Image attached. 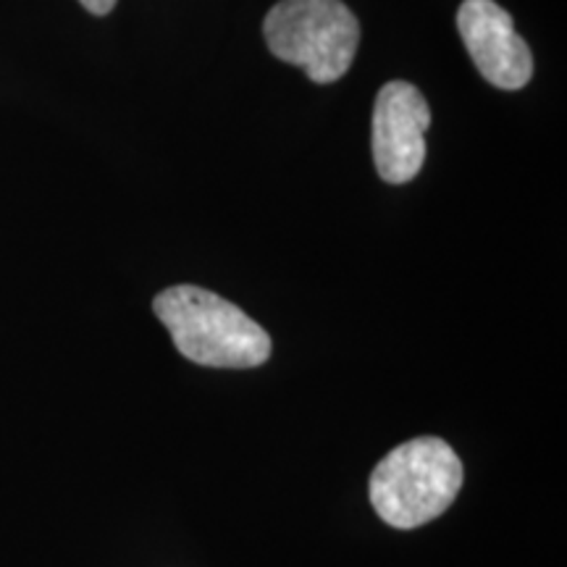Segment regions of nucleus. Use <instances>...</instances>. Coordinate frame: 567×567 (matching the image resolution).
<instances>
[{
    "instance_id": "2",
    "label": "nucleus",
    "mask_w": 567,
    "mask_h": 567,
    "mask_svg": "<svg viewBox=\"0 0 567 567\" xmlns=\"http://www.w3.org/2000/svg\"><path fill=\"white\" fill-rule=\"evenodd\" d=\"M463 463L439 436L402 442L371 473V505L386 526L421 528L452 507L463 488Z\"/></svg>"
},
{
    "instance_id": "3",
    "label": "nucleus",
    "mask_w": 567,
    "mask_h": 567,
    "mask_svg": "<svg viewBox=\"0 0 567 567\" xmlns=\"http://www.w3.org/2000/svg\"><path fill=\"white\" fill-rule=\"evenodd\" d=\"M268 51L300 66L310 82L331 84L350 71L360 24L342 0H281L264 21Z\"/></svg>"
},
{
    "instance_id": "6",
    "label": "nucleus",
    "mask_w": 567,
    "mask_h": 567,
    "mask_svg": "<svg viewBox=\"0 0 567 567\" xmlns=\"http://www.w3.org/2000/svg\"><path fill=\"white\" fill-rule=\"evenodd\" d=\"M80 3L87 9L90 13H95V17H105V13L113 11V6H116V0H80Z\"/></svg>"
},
{
    "instance_id": "1",
    "label": "nucleus",
    "mask_w": 567,
    "mask_h": 567,
    "mask_svg": "<svg viewBox=\"0 0 567 567\" xmlns=\"http://www.w3.org/2000/svg\"><path fill=\"white\" fill-rule=\"evenodd\" d=\"M153 310L189 363L243 371L271 358V337L264 326L210 289L168 287L155 295Z\"/></svg>"
},
{
    "instance_id": "5",
    "label": "nucleus",
    "mask_w": 567,
    "mask_h": 567,
    "mask_svg": "<svg viewBox=\"0 0 567 567\" xmlns=\"http://www.w3.org/2000/svg\"><path fill=\"white\" fill-rule=\"evenodd\" d=\"M457 30L488 84L499 90H520L530 82L534 55L515 32L509 13L494 0H465L457 11Z\"/></svg>"
},
{
    "instance_id": "4",
    "label": "nucleus",
    "mask_w": 567,
    "mask_h": 567,
    "mask_svg": "<svg viewBox=\"0 0 567 567\" xmlns=\"http://www.w3.org/2000/svg\"><path fill=\"white\" fill-rule=\"evenodd\" d=\"M431 109L410 82H389L373 105V161L389 184H408L421 174Z\"/></svg>"
}]
</instances>
